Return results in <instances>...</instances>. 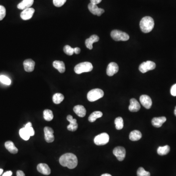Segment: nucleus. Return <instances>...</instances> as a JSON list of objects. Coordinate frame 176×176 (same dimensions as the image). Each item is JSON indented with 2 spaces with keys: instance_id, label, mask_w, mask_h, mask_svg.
<instances>
[{
  "instance_id": "1",
  "label": "nucleus",
  "mask_w": 176,
  "mask_h": 176,
  "mask_svg": "<svg viewBox=\"0 0 176 176\" xmlns=\"http://www.w3.org/2000/svg\"><path fill=\"white\" fill-rule=\"evenodd\" d=\"M59 162L64 167H67L69 169H73L77 165L78 160L74 154L66 153L60 158Z\"/></svg>"
},
{
  "instance_id": "2",
  "label": "nucleus",
  "mask_w": 176,
  "mask_h": 176,
  "mask_svg": "<svg viewBox=\"0 0 176 176\" xmlns=\"http://www.w3.org/2000/svg\"><path fill=\"white\" fill-rule=\"evenodd\" d=\"M140 29L144 33H149L153 30L154 21L152 17L145 16L141 19L139 24Z\"/></svg>"
},
{
  "instance_id": "3",
  "label": "nucleus",
  "mask_w": 176,
  "mask_h": 176,
  "mask_svg": "<svg viewBox=\"0 0 176 176\" xmlns=\"http://www.w3.org/2000/svg\"><path fill=\"white\" fill-rule=\"evenodd\" d=\"M93 69V66L92 63L89 62H84L76 65L74 70L77 74H81L83 73L91 72Z\"/></svg>"
},
{
  "instance_id": "4",
  "label": "nucleus",
  "mask_w": 176,
  "mask_h": 176,
  "mask_svg": "<svg viewBox=\"0 0 176 176\" xmlns=\"http://www.w3.org/2000/svg\"><path fill=\"white\" fill-rule=\"evenodd\" d=\"M104 96V92L99 89H95L90 90L87 95V99L90 102H94Z\"/></svg>"
},
{
  "instance_id": "5",
  "label": "nucleus",
  "mask_w": 176,
  "mask_h": 176,
  "mask_svg": "<svg viewBox=\"0 0 176 176\" xmlns=\"http://www.w3.org/2000/svg\"><path fill=\"white\" fill-rule=\"evenodd\" d=\"M111 36L112 39L116 41H126L129 39V36L126 33L119 30H113L111 33Z\"/></svg>"
},
{
  "instance_id": "6",
  "label": "nucleus",
  "mask_w": 176,
  "mask_h": 176,
  "mask_svg": "<svg viewBox=\"0 0 176 176\" xmlns=\"http://www.w3.org/2000/svg\"><path fill=\"white\" fill-rule=\"evenodd\" d=\"M109 136L108 134L103 133L97 135L94 139V143L97 145H104L108 143Z\"/></svg>"
},
{
  "instance_id": "7",
  "label": "nucleus",
  "mask_w": 176,
  "mask_h": 176,
  "mask_svg": "<svg viewBox=\"0 0 176 176\" xmlns=\"http://www.w3.org/2000/svg\"><path fill=\"white\" fill-rule=\"evenodd\" d=\"M156 65L154 62L151 61L144 62L140 64L139 67V70L142 73H145L151 70H153L156 68Z\"/></svg>"
},
{
  "instance_id": "8",
  "label": "nucleus",
  "mask_w": 176,
  "mask_h": 176,
  "mask_svg": "<svg viewBox=\"0 0 176 176\" xmlns=\"http://www.w3.org/2000/svg\"><path fill=\"white\" fill-rule=\"evenodd\" d=\"M113 154L119 161H122L126 156V150L124 147L118 146L114 149Z\"/></svg>"
},
{
  "instance_id": "9",
  "label": "nucleus",
  "mask_w": 176,
  "mask_h": 176,
  "mask_svg": "<svg viewBox=\"0 0 176 176\" xmlns=\"http://www.w3.org/2000/svg\"><path fill=\"white\" fill-rule=\"evenodd\" d=\"M44 133H45V139L48 143H52L55 140L54 131L51 128L46 127L44 128Z\"/></svg>"
},
{
  "instance_id": "10",
  "label": "nucleus",
  "mask_w": 176,
  "mask_h": 176,
  "mask_svg": "<svg viewBox=\"0 0 176 176\" xmlns=\"http://www.w3.org/2000/svg\"><path fill=\"white\" fill-rule=\"evenodd\" d=\"M88 9L92 14L97 15L98 16H101L105 12L104 9L99 8L97 7V5L92 4L91 2H90L88 5Z\"/></svg>"
},
{
  "instance_id": "11",
  "label": "nucleus",
  "mask_w": 176,
  "mask_h": 176,
  "mask_svg": "<svg viewBox=\"0 0 176 176\" xmlns=\"http://www.w3.org/2000/svg\"><path fill=\"white\" fill-rule=\"evenodd\" d=\"M139 100L140 103L144 107H145L147 109H150L152 106V101L150 96L143 95L140 96Z\"/></svg>"
},
{
  "instance_id": "12",
  "label": "nucleus",
  "mask_w": 176,
  "mask_h": 176,
  "mask_svg": "<svg viewBox=\"0 0 176 176\" xmlns=\"http://www.w3.org/2000/svg\"><path fill=\"white\" fill-rule=\"evenodd\" d=\"M118 70L119 68L117 63L115 62L110 63L107 68V74L109 77H112L116 73H117Z\"/></svg>"
},
{
  "instance_id": "13",
  "label": "nucleus",
  "mask_w": 176,
  "mask_h": 176,
  "mask_svg": "<svg viewBox=\"0 0 176 176\" xmlns=\"http://www.w3.org/2000/svg\"><path fill=\"white\" fill-rule=\"evenodd\" d=\"M67 119L70 122V124L67 126L68 130L72 132L76 131L78 127L77 119L73 118V116L71 115H68L67 117Z\"/></svg>"
},
{
  "instance_id": "14",
  "label": "nucleus",
  "mask_w": 176,
  "mask_h": 176,
  "mask_svg": "<svg viewBox=\"0 0 176 176\" xmlns=\"http://www.w3.org/2000/svg\"><path fill=\"white\" fill-rule=\"evenodd\" d=\"M35 10L33 8H29L23 10L21 12V17L24 20H29L33 17Z\"/></svg>"
},
{
  "instance_id": "15",
  "label": "nucleus",
  "mask_w": 176,
  "mask_h": 176,
  "mask_svg": "<svg viewBox=\"0 0 176 176\" xmlns=\"http://www.w3.org/2000/svg\"><path fill=\"white\" fill-rule=\"evenodd\" d=\"M37 169L39 172L45 175H49L51 170L48 165L45 163H40L37 165Z\"/></svg>"
},
{
  "instance_id": "16",
  "label": "nucleus",
  "mask_w": 176,
  "mask_h": 176,
  "mask_svg": "<svg viewBox=\"0 0 176 176\" xmlns=\"http://www.w3.org/2000/svg\"><path fill=\"white\" fill-rule=\"evenodd\" d=\"M35 65V62L31 59H27L23 63L24 70L27 72H32L33 71Z\"/></svg>"
},
{
  "instance_id": "17",
  "label": "nucleus",
  "mask_w": 176,
  "mask_h": 176,
  "mask_svg": "<svg viewBox=\"0 0 176 176\" xmlns=\"http://www.w3.org/2000/svg\"><path fill=\"white\" fill-rule=\"evenodd\" d=\"M130 102V104L129 106V110L130 111L132 112H137L140 110V104L136 99H131Z\"/></svg>"
},
{
  "instance_id": "18",
  "label": "nucleus",
  "mask_w": 176,
  "mask_h": 176,
  "mask_svg": "<svg viewBox=\"0 0 176 176\" xmlns=\"http://www.w3.org/2000/svg\"><path fill=\"white\" fill-rule=\"evenodd\" d=\"M99 40V36L96 35H93L85 41V45L86 47L89 50H92L93 48V44L97 42Z\"/></svg>"
},
{
  "instance_id": "19",
  "label": "nucleus",
  "mask_w": 176,
  "mask_h": 176,
  "mask_svg": "<svg viewBox=\"0 0 176 176\" xmlns=\"http://www.w3.org/2000/svg\"><path fill=\"white\" fill-rule=\"evenodd\" d=\"M166 121V118L165 117H154L152 119V124L153 126L155 127H161Z\"/></svg>"
},
{
  "instance_id": "20",
  "label": "nucleus",
  "mask_w": 176,
  "mask_h": 176,
  "mask_svg": "<svg viewBox=\"0 0 176 176\" xmlns=\"http://www.w3.org/2000/svg\"><path fill=\"white\" fill-rule=\"evenodd\" d=\"M73 111L79 117H83L86 116V110L83 106H75L73 108Z\"/></svg>"
},
{
  "instance_id": "21",
  "label": "nucleus",
  "mask_w": 176,
  "mask_h": 176,
  "mask_svg": "<svg viewBox=\"0 0 176 176\" xmlns=\"http://www.w3.org/2000/svg\"><path fill=\"white\" fill-rule=\"evenodd\" d=\"M34 0H23L18 5V8L21 10H24L30 8Z\"/></svg>"
},
{
  "instance_id": "22",
  "label": "nucleus",
  "mask_w": 176,
  "mask_h": 176,
  "mask_svg": "<svg viewBox=\"0 0 176 176\" xmlns=\"http://www.w3.org/2000/svg\"><path fill=\"white\" fill-rule=\"evenodd\" d=\"M5 147L10 153L12 154H17L18 152V149L15 147L14 144L11 141H7L5 143Z\"/></svg>"
},
{
  "instance_id": "23",
  "label": "nucleus",
  "mask_w": 176,
  "mask_h": 176,
  "mask_svg": "<svg viewBox=\"0 0 176 176\" xmlns=\"http://www.w3.org/2000/svg\"><path fill=\"white\" fill-rule=\"evenodd\" d=\"M53 67L57 69L60 73H64L66 70L64 63L60 61H55L53 62Z\"/></svg>"
},
{
  "instance_id": "24",
  "label": "nucleus",
  "mask_w": 176,
  "mask_h": 176,
  "mask_svg": "<svg viewBox=\"0 0 176 176\" xmlns=\"http://www.w3.org/2000/svg\"><path fill=\"white\" fill-rule=\"evenodd\" d=\"M142 137V134L140 131L138 130H134L130 133L129 139L132 141H138Z\"/></svg>"
},
{
  "instance_id": "25",
  "label": "nucleus",
  "mask_w": 176,
  "mask_h": 176,
  "mask_svg": "<svg viewBox=\"0 0 176 176\" xmlns=\"http://www.w3.org/2000/svg\"><path fill=\"white\" fill-rule=\"evenodd\" d=\"M103 116V113L101 112L95 111L93 112L89 117V121L90 122H94L97 118H100Z\"/></svg>"
},
{
  "instance_id": "26",
  "label": "nucleus",
  "mask_w": 176,
  "mask_h": 176,
  "mask_svg": "<svg viewBox=\"0 0 176 176\" xmlns=\"http://www.w3.org/2000/svg\"><path fill=\"white\" fill-rule=\"evenodd\" d=\"M170 150V148L168 145L165 146H160L157 150V152L159 155L164 156L168 154Z\"/></svg>"
},
{
  "instance_id": "27",
  "label": "nucleus",
  "mask_w": 176,
  "mask_h": 176,
  "mask_svg": "<svg viewBox=\"0 0 176 176\" xmlns=\"http://www.w3.org/2000/svg\"><path fill=\"white\" fill-rule=\"evenodd\" d=\"M64 99V95L60 93H56L53 95L52 97L53 102L56 104H59L61 103Z\"/></svg>"
},
{
  "instance_id": "28",
  "label": "nucleus",
  "mask_w": 176,
  "mask_h": 176,
  "mask_svg": "<svg viewBox=\"0 0 176 176\" xmlns=\"http://www.w3.org/2000/svg\"><path fill=\"white\" fill-rule=\"evenodd\" d=\"M43 115H44V119H45L46 121H50L53 119V112L51 110H49V109L44 110L43 112Z\"/></svg>"
},
{
  "instance_id": "29",
  "label": "nucleus",
  "mask_w": 176,
  "mask_h": 176,
  "mask_svg": "<svg viewBox=\"0 0 176 176\" xmlns=\"http://www.w3.org/2000/svg\"><path fill=\"white\" fill-rule=\"evenodd\" d=\"M116 128L117 130H121L124 126V123L122 118L121 117H117L115 121Z\"/></svg>"
},
{
  "instance_id": "30",
  "label": "nucleus",
  "mask_w": 176,
  "mask_h": 176,
  "mask_svg": "<svg viewBox=\"0 0 176 176\" xmlns=\"http://www.w3.org/2000/svg\"><path fill=\"white\" fill-rule=\"evenodd\" d=\"M19 134L20 137L22 138V139H23L24 140H28L29 139L30 136L28 133L26 129L24 128H23L20 129L19 131Z\"/></svg>"
},
{
  "instance_id": "31",
  "label": "nucleus",
  "mask_w": 176,
  "mask_h": 176,
  "mask_svg": "<svg viewBox=\"0 0 176 176\" xmlns=\"http://www.w3.org/2000/svg\"><path fill=\"white\" fill-rule=\"evenodd\" d=\"M24 128L26 129V130H27L30 137L34 136V134H35V132H34V130L32 127V123L31 122H29V123L26 124Z\"/></svg>"
},
{
  "instance_id": "32",
  "label": "nucleus",
  "mask_w": 176,
  "mask_h": 176,
  "mask_svg": "<svg viewBox=\"0 0 176 176\" xmlns=\"http://www.w3.org/2000/svg\"><path fill=\"white\" fill-rule=\"evenodd\" d=\"M138 176H150V173L149 172L146 171L143 167H139L137 171Z\"/></svg>"
},
{
  "instance_id": "33",
  "label": "nucleus",
  "mask_w": 176,
  "mask_h": 176,
  "mask_svg": "<svg viewBox=\"0 0 176 176\" xmlns=\"http://www.w3.org/2000/svg\"><path fill=\"white\" fill-rule=\"evenodd\" d=\"M63 50L64 52L68 55H72L74 53V48H72L70 46H65Z\"/></svg>"
},
{
  "instance_id": "34",
  "label": "nucleus",
  "mask_w": 176,
  "mask_h": 176,
  "mask_svg": "<svg viewBox=\"0 0 176 176\" xmlns=\"http://www.w3.org/2000/svg\"><path fill=\"white\" fill-rule=\"evenodd\" d=\"M0 81L2 83L7 85H10L11 83V79L9 78L6 77L5 75H1L0 76Z\"/></svg>"
},
{
  "instance_id": "35",
  "label": "nucleus",
  "mask_w": 176,
  "mask_h": 176,
  "mask_svg": "<svg viewBox=\"0 0 176 176\" xmlns=\"http://www.w3.org/2000/svg\"><path fill=\"white\" fill-rule=\"evenodd\" d=\"M66 1L67 0H53V5L56 7H61L64 5Z\"/></svg>"
},
{
  "instance_id": "36",
  "label": "nucleus",
  "mask_w": 176,
  "mask_h": 176,
  "mask_svg": "<svg viewBox=\"0 0 176 176\" xmlns=\"http://www.w3.org/2000/svg\"><path fill=\"white\" fill-rule=\"evenodd\" d=\"M6 10L4 6L0 5V21L2 20L6 16Z\"/></svg>"
},
{
  "instance_id": "37",
  "label": "nucleus",
  "mask_w": 176,
  "mask_h": 176,
  "mask_svg": "<svg viewBox=\"0 0 176 176\" xmlns=\"http://www.w3.org/2000/svg\"><path fill=\"white\" fill-rule=\"evenodd\" d=\"M171 94L173 96H176V84L173 85L171 88Z\"/></svg>"
},
{
  "instance_id": "38",
  "label": "nucleus",
  "mask_w": 176,
  "mask_h": 176,
  "mask_svg": "<svg viewBox=\"0 0 176 176\" xmlns=\"http://www.w3.org/2000/svg\"><path fill=\"white\" fill-rule=\"evenodd\" d=\"M90 1L92 4L97 5V4H99L100 2H101L102 0H90Z\"/></svg>"
},
{
  "instance_id": "39",
  "label": "nucleus",
  "mask_w": 176,
  "mask_h": 176,
  "mask_svg": "<svg viewBox=\"0 0 176 176\" xmlns=\"http://www.w3.org/2000/svg\"><path fill=\"white\" fill-rule=\"evenodd\" d=\"M17 176H25V174L23 171L21 170H18L16 172Z\"/></svg>"
},
{
  "instance_id": "40",
  "label": "nucleus",
  "mask_w": 176,
  "mask_h": 176,
  "mask_svg": "<svg viewBox=\"0 0 176 176\" xmlns=\"http://www.w3.org/2000/svg\"><path fill=\"white\" fill-rule=\"evenodd\" d=\"M12 175V172L9 171L5 172L2 176H11Z\"/></svg>"
},
{
  "instance_id": "41",
  "label": "nucleus",
  "mask_w": 176,
  "mask_h": 176,
  "mask_svg": "<svg viewBox=\"0 0 176 176\" xmlns=\"http://www.w3.org/2000/svg\"><path fill=\"white\" fill-rule=\"evenodd\" d=\"M80 51H81V50H80V48H74V53L75 54L78 55L80 53Z\"/></svg>"
},
{
  "instance_id": "42",
  "label": "nucleus",
  "mask_w": 176,
  "mask_h": 176,
  "mask_svg": "<svg viewBox=\"0 0 176 176\" xmlns=\"http://www.w3.org/2000/svg\"><path fill=\"white\" fill-rule=\"evenodd\" d=\"M101 176H112L111 175L109 174H104L101 175Z\"/></svg>"
},
{
  "instance_id": "43",
  "label": "nucleus",
  "mask_w": 176,
  "mask_h": 176,
  "mask_svg": "<svg viewBox=\"0 0 176 176\" xmlns=\"http://www.w3.org/2000/svg\"><path fill=\"white\" fill-rule=\"evenodd\" d=\"M2 172H3V170L2 169H0V176L2 174Z\"/></svg>"
},
{
  "instance_id": "44",
  "label": "nucleus",
  "mask_w": 176,
  "mask_h": 176,
  "mask_svg": "<svg viewBox=\"0 0 176 176\" xmlns=\"http://www.w3.org/2000/svg\"><path fill=\"white\" fill-rule=\"evenodd\" d=\"M174 114H175V116L176 117V106L175 107V110H174Z\"/></svg>"
}]
</instances>
